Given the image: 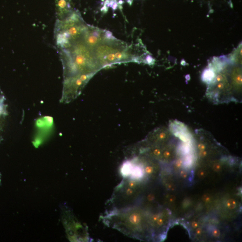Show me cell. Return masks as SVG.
<instances>
[{
	"instance_id": "obj_2",
	"label": "cell",
	"mask_w": 242,
	"mask_h": 242,
	"mask_svg": "<svg viewBox=\"0 0 242 242\" xmlns=\"http://www.w3.org/2000/svg\"><path fill=\"white\" fill-rule=\"evenodd\" d=\"M142 211L135 206L115 208L106 212L100 219L107 226L116 229L126 236L141 239L144 231V217Z\"/></svg>"
},
{
	"instance_id": "obj_25",
	"label": "cell",
	"mask_w": 242,
	"mask_h": 242,
	"mask_svg": "<svg viewBox=\"0 0 242 242\" xmlns=\"http://www.w3.org/2000/svg\"><path fill=\"white\" fill-rule=\"evenodd\" d=\"M180 175L181 177L183 178H186L188 177V174L186 172L184 171H181Z\"/></svg>"
},
{
	"instance_id": "obj_6",
	"label": "cell",
	"mask_w": 242,
	"mask_h": 242,
	"mask_svg": "<svg viewBox=\"0 0 242 242\" xmlns=\"http://www.w3.org/2000/svg\"><path fill=\"white\" fill-rule=\"evenodd\" d=\"M232 85L236 92L241 96L242 93V69L238 66L232 67L230 71Z\"/></svg>"
},
{
	"instance_id": "obj_16",
	"label": "cell",
	"mask_w": 242,
	"mask_h": 242,
	"mask_svg": "<svg viewBox=\"0 0 242 242\" xmlns=\"http://www.w3.org/2000/svg\"><path fill=\"white\" fill-rule=\"evenodd\" d=\"M221 166L219 163H215L213 166V170L216 172H218L221 170Z\"/></svg>"
},
{
	"instance_id": "obj_15",
	"label": "cell",
	"mask_w": 242,
	"mask_h": 242,
	"mask_svg": "<svg viewBox=\"0 0 242 242\" xmlns=\"http://www.w3.org/2000/svg\"><path fill=\"white\" fill-rule=\"evenodd\" d=\"M164 224V220L163 218H162L161 216L160 217L157 219L156 222H155V224H156V226L160 227L163 226Z\"/></svg>"
},
{
	"instance_id": "obj_22",
	"label": "cell",
	"mask_w": 242,
	"mask_h": 242,
	"mask_svg": "<svg viewBox=\"0 0 242 242\" xmlns=\"http://www.w3.org/2000/svg\"><path fill=\"white\" fill-rule=\"evenodd\" d=\"M205 174H206V173H205V172L204 171H202V170H200V171H199L198 172V176L200 178H203L205 177Z\"/></svg>"
},
{
	"instance_id": "obj_14",
	"label": "cell",
	"mask_w": 242,
	"mask_h": 242,
	"mask_svg": "<svg viewBox=\"0 0 242 242\" xmlns=\"http://www.w3.org/2000/svg\"><path fill=\"white\" fill-rule=\"evenodd\" d=\"M202 199L205 203H208L211 200V196L208 194H205L202 196Z\"/></svg>"
},
{
	"instance_id": "obj_27",
	"label": "cell",
	"mask_w": 242,
	"mask_h": 242,
	"mask_svg": "<svg viewBox=\"0 0 242 242\" xmlns=\"http://www.w3.org/2000/svg\"><path fill=\"white\" fill-rule=\"evenodd\" d=\"M192 226L193 228H197L198 226V224L197 222H196V221H193V222H192Z\"/></svg>"
},
{
	"instance_id": "obj_18",
	"label": "cell",
	"mask_w": 242,
	"mask_h": 242,
	"mask_svg": "<svg viewBox=\"0 0 242 242\" xmlns=\"http://www.w3.org/2000/svg\"><path fill=\"white\" fill-rule=\"evenodd\" d=\"M163 157L165 158H168L171 156V153L170 151L166 150L163 152L162 154Z\"/></svg>"
},
{
	"instance_id": "obj_4",
	"label": "cell",
	"mask_w": 242,
	"mask_h": 242,
	"mask_svg": "<svg viewBox=\"0 0 242 242\" xmlns=\"http://www.w3.org/2000/svg\"><path fill=\"white\" fill-rule=\"evenodd\" d=\"M125 178L116 188L111 199L112 202H128L132 201L135 196L138 187L137 181Z\"/></svg>"
},
{
	"instance_id": "obj_20",
	"label": "cell",
	"mask_w": 242,
	"mask_h": 242,
	"mask_svg": "<svg viewBox=\"0 0 242 242\" xmlns=\"http://www.w3.org/2000/svg\"><path fill=\"white\" fill-rule=\"evenodd\" d=\"M155 196L153 194H150L147 196V200H148V201H150V202L154 201L155 200Z\"/></svg>"
},
{
	"instance_id": "obj_11",
	"label": "cell",
	"mask_w": 242,
	"mask_h": 242,
	"mask_svg": "<svg viewBox=\"0 0 242 242\" xmlns=\"http://www.w3.org/2000/svg\"><path fill=\"white\" fill-rule=\"evenodd\" d=\"M237 202L235 200L231 199L227 201L226 206L230 209H233L236 207Z\"/></svg>"
},
{
	"instance_id": "obj_1",
	"label": "cell",
	"mask_w": 242,
	"mask_h": 242,
	"mask_svg": "<svg viewBox=\"0 0 242 242\" xmlns=\"http://www.w3.org/2000/svg\"><path fill=\"white\" fill-rule=\"evenodd\" d=\"M91 46L101 69L117 63L140 62L135 45L119 40L107 30H102L98 40Z\"/></svg>"
},
{
	"instance_id": "obj_13",
	"label": "cell",
	"mask_w": 242,
	"mask_h": 242,
	"mask_svg": "<svg viewBox=\"0 0 242 242\" xmlns=\"http://www.w3.org/2000/svg\"><path fill=\"white\" fill-rule=\"evenodd\" d=\"M144 171L148 175H151L154 172V167L152 166H147L144 169Z\"/></svg>"
},
{
	"instance_id": "obj_24",
	"label": "cell",
	"mask_w": 242,
	"mask_h": 242,
	"mask_svg": "<svg viewBox=\"0 0 242 242\" xmlns=\"http://www.w3.org/2000/svg\"><path fill=\"white\" fill-rule=\"evenodd\" d=\"M198 148L200 151L204 150H205L206 149V146L204 144L200 143L198 145Z\"/></svg>"
},
{
	"instance_id": "obj_28",
	"label": "cell",
	"mask_w": 242,
	"mask_h": 242,
	"mask_svg": "<svg viewBox=\"0 0 242 242\" xmlns=\"http://www.w3.org/2000/svg\"><path fill=\"white\" fill-rule=\"evenodd\" d=\"M196 233L197 234H200L202 233V229L200 228H197L196 230Z\"/></svg>"
},
{
	"instance_id": "obj_26",
	"label": "cell",
	"mask_w": 242,
	"mask_h": 242,
	"mask_svg": "<svg viewBox=\"0 0 242 242\" xmlns=\"http://www.w3.org/2000/svg\"><path fill=\"white\" fill-rule=\"evenodd\" d=\"M176 197L175 195H171L169 197V200L170 202H173L175 200Z\"/></svg>"
},
{
	"instance_id": "obj_12",
	"label": "cell",
	"mask_w": 242,
	"mask_h": 242,
	"mask_svg": "<svg viewBox=\"0 0 242 242\" xmlns=\"http://www.w3.org/2000/svg\"><path fill=\"white\" fill-rule=\"evenodd\" d=\"M152 154L155 157H159L162 154L161 150L159 148H155L152 150Z\"/></svg>"
},
{
	"instance_id": "obj_3",
	"label": "cell",
	"mask_w": 242,
	"mask_h": 242,
	"mask_svg": "<svg viewBox=\"0 0 242 242\" xmlns=\"http://www.w3.org/2000/svg\"><path fill=\"white\" fill-rule=\"evenodd\" d=\"M223 62L216 59L209 67L215 72V77L209 83L207 97L215 104L240 102L241 96L234 88L228 70Z\"/></svg>"
},
{
	"instance_id": "obj_23",
	"label": "cell",
	"mask_w": 242,
	"mask_h": 242,
	"mask_svg": "<svg viewBox=\"0 0 242 242\" xmlns=\"http://www.w3.org/2000/svg\"><path fill=\"white\" fill-rule=\"evenodd\" d=\"M166 187L167 189L169 190H172V191H173V190H175V188L173 185H172L171 184H170V183H167V184H166Z\"/></svg>"
},
{
	"instance_id": "obj_10",
	"label": "cell",
	"mask_w": 242,
	"mask_h": 242,
	"mask_svg": "<svg viewBox=\"0 0 242 242\" xmlns=\"http://www.w3.org/2000/svg\"><path fill=\"white\" fill-rule=\"evenodd\" d=\"M232 60L234 63L237 65L242 64V45H239L232 55Z\"/></svg>"
},
{
	"instance_id": "obj_9",
	"label": "cell",
	"mask_w": 242,
	"mask_h": 242,
	"mask_svg": "<svg viewBox=\"0 0 242 242\" xmlns=\"http://www.w3.org/2000/svg\"><path fill=\"white\" fill-rule=\"evenodd\" d=\"M215 77V72L211 68L205 69L203 72L202 75V79L204 82L209 84L214 79Z\"/></svg>"
},
{
	"instance_id": "obj_19",
	"label": "cell",
	"mask_w": 242,
	"mask_h": 242,
	"mask_svg": "<svg viewBox=\"0 0 242 242\" xmlns=\"http://www.w3.org/2000/svg\"><path fill=\"white\" fill-rule=\"evenodd\" d=\"M182 164L183 161L181 159H179L178 160L176 161L175 166L177 168H180V167H181V166H182Z\"/></svg>"
},
{
	"instance_id": "obj_5",
	"label": "cell",
	"mask_w": 242,
	"mask_h": 242,
	"mask_svg": "<svg viewBox=\"0 0 242 242\" xmlns=\"http://www.w3.org/2000/svg\"><path fill=\"white\" fill-rule=\"evenodd\" d=\"M55 3L57 21L66 19L75 11L71 0H55Z\"/></svg>"
},
{
	"instance_id": "obj_7",
	"label": "cell",
	"mask_w": 242,
	"mask_h": 242,
	"mask_svg": "<svg viewBox=\"0 0 242 242\" xmlns=\"http://www.w3.org/2000/svg\"><path fill=\"white\" fill-rule=\"evenodd\" d=\"M132 160L133 162L132 167L130 176L128 178L138 181L143 178L144 171L140 165L135 163L134 159Z\"/></svg>"
},
{
	"instance_id": "obj_21",
	"label": "cell",
	"mask_w": 242,
	"mask_h": 242,
	"mask_svg": "<svg viewBox=\"0 0 242 242\" xmlns=\"http://www.w3.org/2000/svg\"><path fill=\"white\" fill-rule=\"evenodd\" d=\"M207 154H208V152H207V151L205 150V149L204 150L200 151V152L199 155L200 157H205L207 155Z\"/></svg>"
},
{
	"instance_id": "obj_8",
	"label": "cell",
	"mask_w": 242,
	"mask_h": 242,
	"mask_svg": "<svg viewBox=\"0 0 242 242\" xmlns=\"http://www.w3.org/2000/svg\"><path fill=\"white\" fill-rule=\"evenodd\" d=\"M133 162L132 160H127L123 162L121 166L120 172L124 178H128L130 176L132 167Z\"/></svg>"
},
{
	"instance_id": "obj_17",
	"label": "cell",
	"mask_w": 242,
	"mask_h": 242,
	"mask_svg": "<svg viewBox=\"0 0 242 242\" xmlns=\"http://www.w3.org/2000/svg\"><path fill=\"white\" fill-rule=\"evenodd\" d=\"M213 236L215 237H219L220 236L221 232L220 230L217 229H215L212 232Z\"/></svg>"
}]
</instances>
